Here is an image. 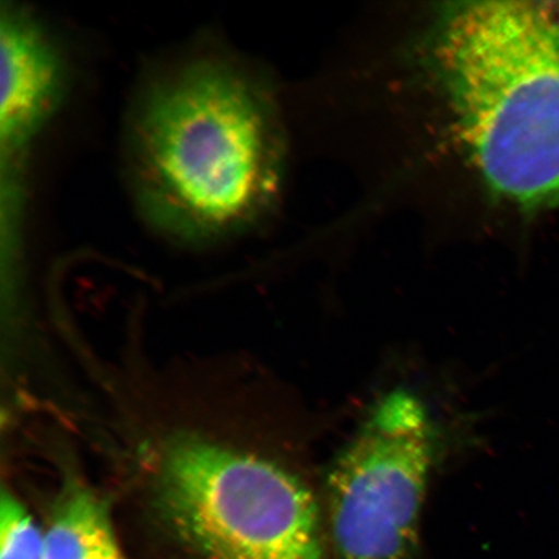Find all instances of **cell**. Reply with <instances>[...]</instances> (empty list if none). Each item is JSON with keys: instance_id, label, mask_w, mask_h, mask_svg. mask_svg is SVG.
Wrapping results in <instances>:
<instances>
[{"instance_id": "6da1fadb", "label": "cell", "mask_w": 559, "mask_h": 559, "mask_svg": "<svg viewBox=\"0 0 559 559\" xmlns=\"http://www.w3.org/2000/svg\"><path fill=\"white\" fill-rule=\"evenodd\" d=\"M132 188L145 218L179 240L237 235L261 212L275 174L274 131L239 61L178 62L139 95L128 130Z\"/></svg>"}, {"instance_id": "7a4b0ae2", "label": "cell", "mask_w": 559, "mask_h": 559, "mask_svg": "<svg viewBox=\"0 0 559 559\" xmlns=\"http://www.w3.org/2000/svg\"><path fill=\"white\" fill-rule=\"evenodd\" d=\"M431 55L489 190L526 212L559 209V3L454 5Z\"/></svg>"}, {"instance_id": "3957f363", "label": "cell", "mask_w": 559, "mask_h": 559, "mask_svg": "<svg viewBox=\"0 0 559 559\" xmlns=\"http://www.w3.org/2000/svg\"><path fill=\"white\" fill-rule=\"evenodd\" d=\"M153 508L194 559H328L310 488L269 459L198 435L158 453Z\"/></svg>"}, {"instance_id": "277c9868", "label": "cell", "mask_w": 559, "mask_h": 559, "mask_svg": "<svg viewBox=\"0 0 559 559\" xmlns=\"http://www.w3.org/2000/svg\"><path fill=\"white\" fill-rule=\"evenodd\" d=\"M435 456L428 411L414 394L377 402L326 484L334 559H419V521Z\"/></svg>"}, {"instance_id": "5b68a950", "label": "cell", "mask_w": 559, "mask_h": 559, "mask_svg": "<svg viewBox=\"0 0 559 559\" xmlns=\"http://www.w3.org/2000/svg\"><path fill=\"white\" fill-rule=\"evenodd\" d=\"M0 34V139L13 160L58 107L66 72L52 40L26 11L4 10Z\"/></svg>"}, {"instance_id": "8992f818", "label": "cell", "mask_w": 559, "mask_h": 559, "mask_svg": "<svg viewBox=\"0 0 559 559\" xmlns=\"http://www.w3.org/2000/svg\"><path fill=\"white\" fill-rule=\"evenodd\" d=\"M44 559H118V544L107 502L79 480H69L56 499L45 531Z\"/></svg>"}, {"instance_id": "52a82bcc", "label": "cell", "mask_w": 559, "mask_h": 559, "mask_svg": "<svg viewBox=\"0 0 559 559\" xmlns=\"http://www.w3.org/2000/svg\"><path fill=\"white\" fill-rule=\"evenodd\" d=\"M46 536L9 489L0 501V559H44Z\"/></svg>"}, {"instance_id": "ba28073f", "label": "cell", "mask_w": 559, "mask_h": 559, "mask_svg": "<svg viewBox=\"0 0 559 559\" xmlns=\"http://www.w3.org/2000/svg\"><path fill=\"white\" fill-rule=\"evenodd\" d=\"M118 559H124V557L122 556L121 558H118Z\"/></svg>"}]
</instances>
